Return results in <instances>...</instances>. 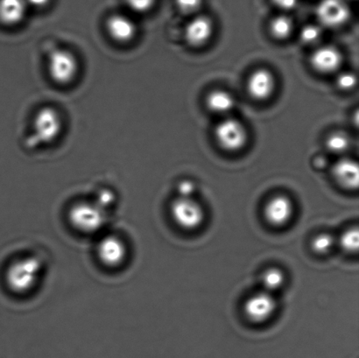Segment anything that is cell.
Wrapping results in <instances>:
<instances>
[{"label": "cell", "mask_w": 359, "mask_h": 358, "mask_svg": "<svg viewBox=\"0 0 359 358\" xmlns=\"http://www.w3.org/2000/svg\"><path fill=\"white\" fill-rule=\"evenodd\" d=\"M42 265L40 259L28 256L18 259L9 266L6 282L9 289L17 294L29 293L40 280Z\"/></svg>", "instance_id": "6da1fadb"}, {"label": "cell", "mask_w": 359, "mask_h": 358, "mask_svg": "<svg viewBox=\"0 0 359 358\" xmlns=\"http://www.w3.org/2000/svg\"><path fill=\"white\" fill-rule=\"evenodd\" d=\"M63 130L62 115L54 107L41 108L35 115L33 135L29 138V146L49 145L61 136Z\"/></svg>", "instance_id": "7a4b0ae2"}, {"label": "cell", "mask_w": 359, "mask_h": 358, "mask_svg": "<svg viewBox=\"0 0 359 358\" xmlns=\"http://www.w3.org/2000/svg\"><path fill=\"white\" fill-rule=\"evenodd\" d=\"M69 220L74 229L83 234H95L103 229L107 210L95 202H79L69 212Z\"/></svg>", "instance_id": "3957f363"}, {"label": "cell", "mask_w": 359, "mask_h": 358, "mask_svg": "<svg viewBox=\"0 0 359 358\" xmlns=\"http://www.w3.org/2000/svg\"><path fill=\"white\" fill-rule=\"evenodd\" d=\"M79 69V59L69 49H55L48 56L49 76L53 82L60 86H68L75 82Z\"/></svg>", "instance_id": "277c9868"}, {"label": "cell", "mask_w": 359, "mask_h": 358, "mask_svg": "<svg viewBox=\"0 0 359 358\" xmlns=\"http://www.w3.org/2000/svg\"><path fill=\"white\" fill-rule=\"evenodd\" d=\"M170 209L175 223L185 230L199 229L205 220L203 207L193 198H178L172 202Z\"/></svg>", "instance_id": "5b68a950"}, {"label": "cell", "mask_w": 359, "mask_h": 358, "mask_svg": "<svg viewBox=\"0 0 359 358\" xmlns=\"http://www.w3.org/2000/svg\"><path fill=\"white\" fill-rule=\"evenodd\" d=\"M215 137L222 149L228 152H236L243 149L248 142L245 126L234 118L221 121L215 129Z\"/></svg>", "instance_id": "8992f818"}, {"label": "cell", "mask_w": 359, "mask_h": 358, "mask_svg": "<svg viewBox=\"0 0 359 358\" xmlns=\"http://www.w3.org/2000/svg\"><path fill=\"white\" fill-rule=\"evenodd\" d=\"M277 305L274 294L260 291L246 300L244 304L245 317L253 324H264L273 317L277 310Z\"/></svg>", "instance_id": "52a82bcc"}, {"label": "cell", "mask_w": 359, "mask_h": 358, "mask_svg": "<svg viewBox=\"0 0 359 358\" xmlns=\"http://www.w3.org/2000/svg\"><path fill=\"white\" fill-rule=\"evenodd\" d=\"M97 254L102 264L107 268H119L128 259V245L121 237L116 235H108L98 243Z\"/></svg>", "instance_id": "ba28073f"}, {"label": "cell", "mask_w": 359, "mask_h": 358, "mask_svg": "<svg viewBox=\"0 0 359 358\" xmlns=\"http://www.w3.org/2000/svg\"><path fill=\"white\" fill-rule=\"evenodd\" d=\"M316 13L319 22L330 28L342 26L351 15L346 0H321Z\"/></svg>", "instance_id": "9c48e42d"}, {"label": "cell", "mask_w": 359, "mask_h": 358, "mask_svg": "<svg viewBox=\"0 0 359 358\" xmlns=\"http://www.w3.org/2000/svg\"><path fill=\"white\" fill-rule=\"evenodd\" d=\"M294 202L288 196L276 195L269 199L264 208V216L271 226L283 227L293 219Z\"/></svg>", "instance_id": "30bf717a"}, {"label": "cell", "mask_w": 359, "mask_h": 358, "mask_svg": "<svg viewBox=\"0 0 359 358\" xmlns=\"http://www.w3.org/2000/svg\"><path fill=\"white\" fill-rule=\"evenodd\" d=\"M107 31L112 41L121 44H128L135 40L138 27L131 18L124 14H114L107 21Z\"/></svg>", "instance_id": "8fae6325"}, {"label": "cell", "mask_w": 359, "mask_h": 358, "mask_svg": "<svg viewBox=\"0 0 359 358\" xmlns=\"http://www.w3.org/2000/svg\"><path fill=\"white\" fill-rule=\"evenodd\" d=\"M276 87L272 73L266 69H259L252 73L248 81V91L252 98L263 101L271 97Z\"/></svg>", "instance_id": "7c38bea8"}, {"label": "cell", "mask_w": 359, "mask_h": 358, "mask_svg": "<svg viewBox=\"0 0 359 358\" xmlns=\"http://www.w3.org/2000/svg\"><path fill=\"white\" fill-rule=\"evenodd\" d=\"M311 62L316 71L329 74L336 71L342 63V55L332 46H325L313 53Z\"/></svg>", "instance_id": "4fadbf2b"}, {"label": "cell", "mask_w": 359, "mask_h": 358, "mask_svg": "<svg viewBox=\"0 0 359 358\" xmlns=\"http://www.w3.org/2000/svg\"><path fill=\"white\" fill-rule=\"evenodd\" d=\"M213 34V24L209 18L196 17L187 25L185 40L193 47H200L210 40Z\"/></svg>", "instance_id": "5bb4252c"}, {"label": "cell", "mask_w": 359, "mask_h": 358, "mask_svg": "<svg viewBox=\"0 0 359 358\" xmlns=\"http://www.w3.org/2000/svg\"><path fill=\"white\" fill-rule=\"evenodd\" d=\"M332 174L337 184L343 188L355 191L359 184V167L356 161L342 159L334 165Z\"/></svg>", "instance_id": "9a60e30c"}, {"label": "cell", "mask_w": 359, "mask_h": 358, "mask_svg": "<svg viewBox=\"0 0 359 358\" xmlns=\"http://www.w3.org/2000/svg\"><path fill=\"white\" fill-rule=\"evenodd\" d=\"M27 10L26 0H0V23L10 27L19 26Z\"/></svg>", "instance_id": "2e32d148"}, {"label": "cell", "mask_w": 359, "mask_h": 358, "mask_svg": "<svg viewBox=\"0 0 359 358\" xmlns=\"http://www.w3.org/2000/svg\"><path fill=\"white\" fill-rule=\"evenodd\" d=\"M207 107L217 114L228 113L234 107V97L226 90H216L211 91L206 98Z\"/></svg>", "instance_id": "e0dca14e"}, {"label": "cell", "mask_w": 359, "mask_h": 358, "mask_svg": "<svg viewBox=\"0 0 359 358\" xmlns=\"http://www.w3.org/2000/svg\"><path fill=\"white\" fill-rule=\"evenodd\" d=\"M262 285L266 292L274 294L284 286L286 282V275L280 268H267L262 275Z\"/></svg>", "instance_id": "ac0fdd59"}, {"label": "cell", "mask_w": 359, "mask_h": 358, "mask_svg": "<svg viewBox=\"0 0 359 358\" xmlns=\"http://www.w3.org/2000/svg\"><path fill=\"white\" fill-rule=\"evenodd\" d=\"M293 21L290 17L280 15L274 18L270 23V32L273 37L278 40H284L287 38L293 31Z\"/></svg>", "instance_id": "d6986e66"}, {"label": "cell", "mask_w": 359, "mask_h": 358, "mask_svg": "<svg viewBox=\"0 0 359 358\" xmlns=\"http://www.w3.org/2000/svg\"><path fill=\"white\" fill-rule=\"evenodd\" d=\"M341 249L346 254H356L359 247V231L358 227H351L344 230L339 238Z\"/></svg>", "instance_id": "ffe728a7"}, {"label": "cell", "mask_w": 359, "mask_h": 358, "mask_svg": "<svg viewBox=\"0 0 359 358\" xmlns=\"http://www.w3.org/2000/svg\"><path fill=\"white\" fill-rule=\"evenodd\" d=\"M350 143V138L346 133L337 132L328 137L326 140V146L330 152L341 154L349 149Z\"/></svg>", "instance_id": "44dd1931"}, {"label": "cell", "mask_w": 359, "mask_h": 358, "mask_svg": "<svg viewBox=\"0 0 359 358\" xmlns=\"http://www.w3.org/2000/svg\"><path fill=\"white\" fill-rule=\"evenodd\" d=\"M336 245V238L328 233H322L313 238L311 241L312 250L316 254L325 255L329 254Z\"/></svg>", "instance_id": "7402d4cb"}, {"label": "cell", "mask_w": 359, "mask_h": 358, "mask_svg": "<svg viewBox=\"0 0 359 358\" xmlns=\"http://www.w3.org/2000/svg\"><path fill=\"white\" fill-rule=\"evenodd\" d=\"M322 30L316 25H308L302 28L300 38L302 42L306 44H313L318 41L321 37Z\"/></svg>", "instance_id": "603a6c76"}, {"label": "cell", "mask_w": 359, "mask_h": 358, "mask_svg": "<svg viewBox=\"0 0 359 358\" xmlns=\"http://www.w3.org/2000/svg\"><path fill=\"white\" fill-rule=\"evenodd\" d=\"M126 6L133 12L137 13H146L153 9L156 0H125Z\"/></svg>", "instance_id": "cb8c5ba5"}, {"label": "cell", "mask_w": 359, "mask_h": 358, "mask_svg": "<svg viewBox=\"0 0 359 358\" xmlns=\"http://www.w3.org/2000/svg\"><path fill=\"white\" fill-rule=\"evenodd\" d=\"M337 87L340 90H351L357 85V77L353 73H343L337 77Z\"/></svg>", "instance_id": "d4e9b609"}, {"label": "cell", "mask_w": 359, "mask_h": 358, "mask_svg": "<svg viewBox=\"0 0 359 358\" xmlns=\"http://www.w3.org/2000/svg\"><path fill=\"white\" fill-rule=\"evenodd\" d=\"M114 202L115 195L110 189H102V191L98 192L96 201H95L97 205H100L104 210H107L108 207L114 205Z\"/></svg>", "instance_id": "484cf974"}, {"label": "cell", "mask_w": 359, "mask_h": 358, "mask_svg": "<svg viewBox=\"0 0 359 358\" xmlns=\"http://www.w3.org/2000/svg\"><path fill=\"white\" fill-rule=\"evenodd\" d=\"M182 13L190 14L197 12L202 6L203 0H175Z\"/></svg>", "instance_id": "4316f807"}, {"label": "cell", "mask_w": 359, "mask_h": 358, "mask_svg": "<svg viewBox=\"0 0 359 358\" xmlns=\"http://www.w3.org/2000/svg\"><path fill=\"white\" fill-rule=\"evenodd\" d=\"M177 191L179 198H193L196 191V185L193 181L183 180L179 182Z\"/></svg>", "instance_id": "83f0119b"}, {"label": "cell", "mask_w": 359, "mask_h": 358, "mask_svg": "<svg viewBox=\"0 0 359 358\" xmlns=\"http://www.w3.org/2000/svg\"><path fill=\"white\" fill-rule=\"evenodd\" d=\"M272 1L277 7L285 11L294 9L298 4V0H272Z\"/></svg>", "instance_id": "f1b7e54d"}, {"label": "cell", "mask_w": 359, "mask_h": 358, "mask_svg": "<svg viewBox=\"0 0 359 358\" xmlns=\"http://www.w3.org/2000/svg\"><path fill=\"white\" fill-rule=\"evenodd\" d=\"M51 0H26L28 8L43 9L47 7Z\"/></svg>", "instance_id": "f546056e"}]
</instances>
